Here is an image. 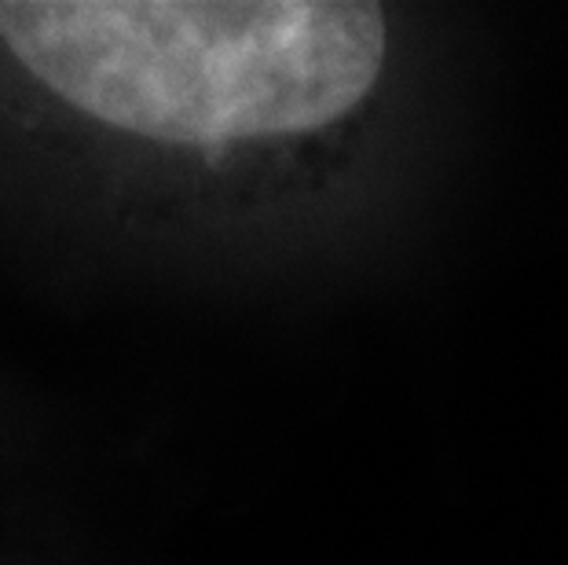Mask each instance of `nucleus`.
<instances>
[{
    "label": "nucleus",
    "instance_id": "1",
    "mask_svg": "<svg viewBox=\"0 0 568 565\" xmlns=\"http://www.w3.org/2000/svg\"><path fill=\"white\" fill-rule=\"evenodd\" d=\"M0 41L95 122L216 148L353 111L382 70L385 16L337 0H0Z\"/></svg>",
    "mask_w": 568,
    "mask_h": 565
}]
</instances>
